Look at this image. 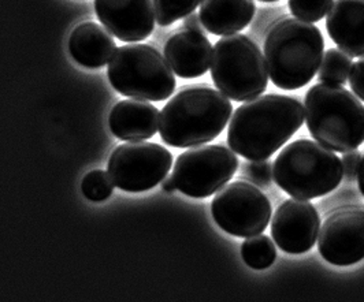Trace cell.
Masks as SVG:
<instances>
[{
  "label": "cell",
  "mask_w": 364,
  "mask_h": 302,
  "mask_svg": "<svg viewBox=\"0 0 364 302\" xmlns=\"http://www.w3.org/2000/svg\"><path fill=\"white\" fill-rule=\"evenodd\" d=\"M299 99L266 95L238 107L228 131L229 146L248 160H267L304 124Z\"/></svg>",
  "instance_id": "6da1fadb"
},
{
  "label": "cell",
  "mask_w": 364,
  "mask_h": 302,
  "mask_svg": "<svg viewBox=\"0 0 364 302\" xmlns=\"http://www.w3.org/2000/svg\"><path fill=\"white\" fill-rule=\"evenodd\" d=\"M325 40L311 22L285 17L270 28L264 59L274 85L285 90L306 87L321 69Z\"/></svg>",
  "instance_id": "7a4b0ae2"
},
{
  "label": "cell",
  "mask_w": 364,
  "mask_h": 302,
  "mask_svg": "<svg viewBox=\"0 0 364 302\" xmlns=\"http://www.w3.org/2000/svg\"><path fill=\"white\" fill-rule=\"evenodd\" d=\"M233 107L217 89H182L161 111L159 133L174 148H191L215 140L230 119Z\"/></svg>",
  "instance_id": "3957f363"
},
{
  "label": "cell",
  "mask_w": 364,
  "mask_h": 302,
  "mask_svg": "<svg viewBox=\"0 0 364 302\" xmlns=\"http://www.w3.org/2000/svg\"><path fill=\"white\" fill-rule=\"evenodd\" d=\"M306 124L311 136L331 149L346 153L364 142V106L341 85L318 84L306 95Z\"/></svg>",
  "instance_id": "277c9868"
},
{
  "label": "cell",
  "mask_w": 364,
  "mask_h": 302,
  "mask_svg": "<svg viewBox=\"0 0 364 302\" xmlns=\"http://www.w3.org/2000/svg\"><path fill=\"white\" fill-rule=\"evenodd\" d=\"M275 183L288 195L312 200L333 192L343 180L341 159L326 146L311 140L288 144L274 161Z\"/></svg>",
  "instance_id": "5b68a950"
},
{
  "label": "cell",
  "mask_w": 364,
  "mask_h": 302,
  "mask_svg": "<svg viewBox=\"0 0 364 302\" xmlns=\"http://www.w3.org/2000/svg\"><path fill=\"white\" fill-rule=\"evenodd\" d=\"M107 75L118 93L140 100L164 102L176 89V77L168 60L146 44L117 48L109 60Z\"/></svg>",
  "instance_id": "8992f818"
},
{
  "label": "cell",
  "mask_w": 364,
  "mask_h": 302,
  "mask_svg": "<svg viewBox=\"0 0 364 302\" xmlns=\"http://www.w3.org/2000/svg\"><path fill=\"white\" fill-rule=\"evenodd\" d=\"M211 77L219 92L235 102L256 99L267 89L270 78L266 59L256 43L236 33L217 41Z\"/></svg>",
  "instance_id": "52a82bcc"
},
{
  "label": "cell",
  "mask_w": 364,
  "mask_h": 302,
  "mask_svg": "<svg viewBox=\"0 0 364 302\" xmlns=\"http://www.w3.org/2000/svg\"><path fill=\"white\" fill-rule=\"evenodd\" d=\"M238 158L223 145H199L181 153L173 167L177 189L193 198L220 190L236 174Z\"/></svg>",
  "instance_id": "ba28073f"
},
{
  "label": "cell",
  "mask_w": 364,
  "mask_h": 302,
  "mask_svg": "<svg viewBox=\"0 0 364 302\" xmlns=\"http://www.w3.org/2000/svg\"><path fill=\"white\" fill-rule=\"evenodd\" d=\"M173 164V155L159 144L132 141L114 149L109 160V176L124 192L140 193L159 185Z\"/></svg>",
  "instance_id": "9c48e42d"
},
{
  "label": "cell",
  "mask_w": 364,
  "mask_h": 302,
  "mask_svg": "<svg viewBox=\"0 0 364 302\" xmlns=\"http://www.w3.org/2000/svg\"><path fill=\"white\" fill-rule=\"evenodd\" d=\"M211 211L222 230L240 238H250L262 234L269 226L272 204L255 185L237 180L218 190Z\"/></svg>",
  "instance_id": "30bf717a"
},
{
  "label": "cell",
  "mask_w": 364,
  "mask_h": 302,
  "mask_svg": "<svg viewBox=\"0 0 364 302\" xmlns=\"http://www.w3.org/2000/svg\"><path fill=\"white\" fill-rule=\"evenodd\" d=\"M318 248L334 266H352L363 260L364 208L349 207L331 213L319 231Z\"/></svg>",
  "instance_id": "8fae6325"
},
{
  "label": "cell",
  "mask_w": 364,
  "mask_h": 302,
  "mask_svg": "<svg viewBox=\"0 0 364 302\" xmlns=\"http://www.w3.org/2000/svg\"><path fill=\"white\" fill-rule=\"evenodd\" d=\"M321 220L309 200L291 198L274 215L272 235L277 247L289 254H301L315 245Z\"/></svg>",
  "instance_id": "7c38bea8"
},
{
  "label": "cell",
  "mask_w": 364,
  "mask_h": 302,
  "mask_svg": "<svg viewBox=\"0 0 364 302\" xmlns=\"http://www.w3.org/2000/svg\"><path fill=\"white\" fill-rule=\"evenodd\" d=\"M95 11L111 35L127 43L146 40L156 19L152 0H95Z\"/></svg>",
  "instance_id": "4fadbf2b"
},
{
  "label": "cell",
  "mask_w": 364,
  "mask_h": 302,
  "mask_svg": "<svg viewBox=\"0 0 364 302\" xmlns=\"http://www.w3.org/2000/svg\"><path fill=\"white\" fill-rule=\"evenodd\" d=\"M213 47L204 33L181 29L164 45V56L180 78H198L211 68Z\"/></svg>",
  "instance_id": "5bb4252c"
},
{
  "label": "cell",
  "mask_w": 364,
  "mask_h": 302,
  "mask_svg": "<svg viewBox=\"0 0 364 302\" xmlns=\"http://www.w3.org/2000/svg\"><path fill=\"white\" fill-rule=\"evenodd\" d=\"M326 29L341 51L364 56V0H336L328 10Z\"/></svg>",
  "instance_id": "9a60e30c"
},
{
  "label": "cell",
  "mask_w": 364,
  "mask_h": 302,
  "mask_svg": "<svg viewBox=\"0 0 364 302\" xmlns=\"http://www.w3.org/2000/svg\"><path fill=\"white\" fill-rule=\"evenodd\" d=\"M159 109L141 100H122L109 112L111 133L122 141H143L159 129Z\"/></svg>",
  "instance_id": "2e32d148"
},
{
  "label": "cell",
  "mask_w": 364,
  "mask_h": 302,
  "mask_svg": "<svg viewBox=\"0 0 364 302\" xmlns=\"http://www.w3.org/2000/svg\"><path fill=\"white\" fill-rule=\"evenodd\" d=\"M112 36L95 22L80 23L69 37L72 58L87 69L103 68L117 51Z\"/></svg>",
  "instance_id": "e0dca14e"
},
{
  "label": "cell",
  "mask_w": 364,
  "mask_h": 302,
  "mask_svg": "<svg viewBox=\"0 0 364 302\" xmlns=\"http://www.w3.org/2000/svg\"><path fill=\"white\" fill-rule=\"evenodd\" d=\"M255 11L254 0H203L200 19L211 35H235L251 23Z\"/></svg>",
  "instance_id": "ac0fdd59"
},
{
  "label": "cell",
  "mask_w": 364,
  "mask_h": 302,
  "mask_svg": "<svg viewBox=\"0 0 364 302\" xmlns=\"http://www.w3.org/2000/svg\"><path fill=\"white\" fill-rule=\"evenodd\" d=\"M350 69H352L350 56L341 50L330 48L323 55L321 69H319V80L323 84L344 87L348 82Z\"/></svg>",
  "instance_id": "d6986e66"
},
{
  "label": "cell",
  "mask_w": 364,
  "mask_h": 302,
  "mask_svg": "<svg viewBox=\"0 0 364 302\" xmlns=\"http://www.w3.org/2000/svg\"><path fill=\"white\" fill-rule=\"evenodd\" d=\"M241 253L245 264L254 269H266L272 266L277 257L275 245L267 235L250 237L242 244Z\"/></svg>",
  "instance_id": "ffe728a7"
},
{
  "label": "cell",
  "mask_w": 364,
  "mask_h": 302,
  "mask_svg": "<svg viewBox=\"0 0 364 302\" xmlns=\"http://www.w3.org/2000/svg\"><path fill=\"white\" fill-rule=\"evenodd\" d=\"M156 23L168 26L192 14L203 0H152Z\"/></svg>",
  "instance_id": "44dd1931"
},
{
  "label": "cell",
  "mask_w": 364,
  "mask_h": 302,
  "mask_svg": "<svg viewBox=\"0 0 364 302\" xmlns=\"http://www.w3.org/2000/svg\"><path fill=\"white\" fill-rule=\"evenodd\" d=\"M81 190L82 195L88 200L100 203L107 200L114 192V182L109 176V173H105L103 170H93L88 173L82 182H81Z\"/></svg>",
  "instance_id": "7402d4cb"
},
{
  "label": "cell",
  "mask_w": 364,
  "mask_h": 302,
  "mask_svg": "<svg viewBox=\"0 0 364 302\" xmlns=\"http://www.w3.org/2000/svg\"><path fill=\"white\" fill-rule=\"evenodd\" d=\"M333 3V0H289V9L294 17L314 23L328 14Z\"/></svg>",
  "instance_id": "603a6c76"
},
{
  "label": "cell",
  "mask_w": 364,
  "mask_h": 302,
  "mask_svg": "<svg viewBox=\"0 0 364 302\" xmlns=\"http://www.w3.org/2000/svg\"><path fill=\"white\" fill-rule=\"evenodd\" d=\"M242 174L255 186L267 188L273 180V166L269 160H252L244 164Z\"/></svg>",
  "instance_id": "cb8c5ba5"
},
{
  "label": "cell",
  "mask_w": 364,
  "mask_h": 302,
  "mask_svg": "<svg viewBox=\"0 0 364 302\" xmlns=\"http://www.w3.org/2000/svg\"><path fill=\"white\" fill-rule=\"evenodd\" d=\"M348 81L353 93L364 102V56L352 65Z\"/></svg>",
  "instance_id": "d4e9b609"
},
{
  "label": "cell",
  "mask_w": 364,
  "mask_h": 302,
  "mask_svg": "<svg viewBox=\"0 0 364 302\" xmlns=\"http://www.w3.org/2000/svg\"><path fill=\"white\" fill-rule=\"evenodd\" d=\"M360 160H362V153L358 149L346 152V155L343 156L341 161H343L344 178H346L348 182H352V180H355L358 178Z\"/></svg>",
  "instance_id": "484cf974"
},
{
  "label": "cell",
  "mask_w": 364,
  "mask_h": 302,
  "mask_svg": "<svg viewBox=\"0 0 364 302\" xmlns=\"http://www.w3.org/2000/svg\"><path fill=\"white\" fill-rule=\"evenodd\" d=\"M183 26H185L186 29L198 31V32H201V33H204V31H205L204 26H203L200 16H198V14H195V13H192V14H189V16H186V17L183 18Z\"/></svg>",
  "instance_id": "4316f807"
},
{
  "label": "cell",
  "mask_w": 364,
  "mask_h": 302,
  "mask_svg": "<svg viewBox=\"0 0 364 302\" xmlns=\"http://www.w3.org/2000/svg\"><path fill=\"white\" fill-rule=\"evenodd\" d=\"M161 185H162V190L166 193H173L177 189V185H176V180L173 176H167L164 178V180L161 182Z\"/></svg>",
  "instance_id": "83f0119b"
},
{
  "label": "cell",
  "mask_w": 364,
  "mask_h": 302,
  "mask_svg": "<svg viewBox=\"0 0 364 302\" xmlns=\"http://www.w3.org/2000/svg\"><path fill=\"white\" fill-rule=\"evenodd\" d=\"M358 185H359L360 193L364 195V156H362L359 171H358Z\"/></svg>",
  "instance_id": "f1b7e54d"
},
{
  "label": "cell",
  "mask_w": 364,
  "mask_h": 302,
  "mask_svg": "<svg viewBox=\"0 0 364 302\" xmlns=\"http://www.w3.org/2000/svg\"><path fill=\"white\" fill-rule=\"evenodd\" d=\"M259 1H264V3H274V1H278V0H259Z\"/></svg>",
  "instance_id": "f546056e"
}]
</instances>
